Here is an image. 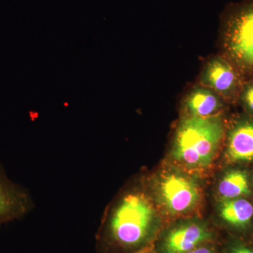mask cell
<instances>
[{
  "label": "cell",
  "mask_w": 253,
  "mask_h": 253,
  "mask_svg": "<svg viewBox=\"0 0 253 253\" xmlns=\"http://www.w3.org/2000/svg\"><path fill=\"white\" fill-rule=\"evenodd\" d=\"M155 212L143 193L129 191L110 208L95 236L97 253H134L152 233Z\"/></svg>",
  "instance_id": "obj_1"
},
{
  "label": "cell",
  "mask_w": 253,
  "mask_h": 253,
  "mask_svg": "<svg viewBox=\"0 0 253 253\" xmlns=\"http://www.w3.org/2000/svg\"><path fill=\"white\" fill-rule=\"evenodd\" d=\"M219 118L190 116L181 121L174 138L173 156L191 167H205L212 161L223 137Z\"/></svg>",
  "instance_id": "obj_2"
},
{
  "label": "cell",
  "mask_w": 253,
  "mask_h": 253,
  "mask_svg": "<svg viewBox=\"0 0 253 253\" xmlns=\"http://www.w3.org/2000/svg\"><path fill=\"white\" fill-rule=\"evenodd\" d=\"M224 48L235 66L253 71V0H244L224 18Z\"/></svg>",
  "instance_id": "obj_3"
},
{
  "label": "cell",
  "mask_w": 253,
  "mask_h": 253,
  "mask_svg": "<svg viewBox=\"0 0 253 253\" xmlns=\"http://www.w3.org/2000/svg\"><path fill=\"white\" fill-rule=\"evenodd\" d=\"M33 206L27 189L11 180L0 164V229L7 223L24 217Z\"/></svg>",
  "instance_id": "obj_4"
},
{
  "label": "cell",
  "mask_w": 253,
  "mask_h": 253,
  "mask_svg": "<svg viewBox=\"0 0 253 253\" xmlns=\"http://www.w3.org/2000/svg\"><path fill=\"white\" fill-rule=\"evenodd\" d=\"M161 197L169 212H186L199 201L198 186L184 176L172 174L164 178L161 184Z\"/></svg>",
  "instance_id": "obj_5"
},
{
  "label": "cell",
  "mask_w": 253,
  "mask_h": 253,
  "mask_svg": "<svg viewBox=\"0 0 253 253\" xmlns=\"http://www.w3.org/2000/svg\"><path fill=\"white\" fill-rule=\"evenodd\" d=\"M201 84L219 96H235L240 86L239 75L235 68L222 58H214L208 63L203 72Z\"/></svg>",
  "instance_id": "obj_6"
},
{
  "label": "cell",
  "mask_w": 253,
  "mask_h": 253,
  "mask_svg": "<svg viewBox=\"0 0 253 253\" xmlns=\"http://www.w3.org/2000/svg\"><path fill=\"white\" fill-rule=\"evenodd\" d=\"M211 234L197 224L179 226L168 234L163 244L165 253H186L211 239Z\"/></svg>",
  "instance_id": "obj_7"
},
{
  "label": "cell",
  "mask_w": 253,
  "mask_h": 253,
  "mask_svg": "<svg viewBox=\"0 0 253 253\" xmlns=\"http://www.w3.org/2000/svg\"><path fill=\"white\" fill-rule=\"evenodd\" d=\"M228 154L234 161L253 160V122L244 121L233 128L228 141Z\"/></svg>",
  "instance_id": "obj_8"
},
{
  "label": "cell",
  "mask_w": 253,
  "mask_h": 253,
  "mask_svg": "<svg viewBox=\"0 0 253 253\" xmlns=\"http://www.w3.org/2000/svg\"><path fill=\"white\" fill-rule=\"evenodd\" d=\"M185 104L191 116L201 118L211 117L221 106L219 95L206 86L194 88L186 96Z\"/></svg>",
  "instance_id": "obj_9"
},
{
  "label": "cell",
  "mask_w": 253,
  "mask_h": 253,
  "mask_svg": "<svg viewBox=\"0 0 253 253\" xmlns=\"http://www.w3.org/2000/svg\"><path fill=\"white\" fill-rule=\"evenodd\" d=\"M221 217L231 225L244 226L253 217V206L244 199L224 200L220 208Z\"/></svg>",
  "instance_id": "obj_10"
},
{
  "label": "cell",
  "mask_w": 253,
  "mask_h": 253,
  "mask_svg": "<svg viewBox=\"0 0 253 253\" xmlns=\"http://www.w3.org/2000/svg\"><path fill=\"white\" fill-rule=\"evenodd\" d=\"M218 191L224 200L248 196L251 194V190L247 175L242 171H230L221 179Z\"/></svg>",
  "instance_id": "obj_11"
},
{
  "label": "cell",
  "mask_w": 253,
  "mask_h": 253,
  "mask_svg": "<svg viewBox=\"0 0 253 253\" xmlns=\"http://www.w3.org/2000/svg\"><path fill=\"white\" fill-rule=\"evenodd\" d=\"M241 101L245 107L253 114V81L247 83L243 88L241 94Z\"/></svg>",
  "instance_id": "obj_12"
},
{
  "label": "cell",
  "mask_w": 253,
  "mask_h": 253,
  "mask_svg": "<svg viewBox=\"0 0 253 253\" xmlns=\"http://www.w3.org/2000/svg\"><path fill=\"white\" fill-rule=\"evenodd\" d=\"M186 253H213L212 250L208 247H197Z\"/></svg>",
  "instance_id": "obj_13"
},
{
  "label": "cell",
  "mask_w": 253,
  "mask_h": 253,
  "mask_svg": "<svg viewBox=\"0 0 253 253\" xmlns=\"http://www.w3.org/2000/svg\"><path fill=\"white\" fill-rule=\"evenodd\" d=\"M231 253H253V251L244 246H238L233 249Z\"/></svg>",
  "instance_id": "obj_14"
},
{
  "label": "cell",
  "mask_w": 253,
  "mask_h": 253,
  "mask_svg": "<svg viewBox=\"0 0 253 253\" xmlns=\"http://www.w3.org/2000/svg\"><path fill=\"white\" fill-rule=\"evenodd\" d=\"M134 253H155L153 252V251H149V250L142 249V250H141V251H138V252H136Z\"/></svg>",
  "instance_id": "obj_15"
}]
</instances>
